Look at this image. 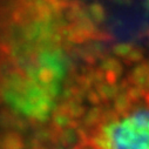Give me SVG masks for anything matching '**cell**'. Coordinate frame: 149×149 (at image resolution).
Masks as SVG:
<instances>
[{
	"mask_svg": "<svg viewBox=\"0 0 149 149\" xmlns=\"http://www.w3.org/2000/svg\"><path fill=\"white\" fill-rule=\"evenodd\" d=\"M110 149H149V109H140L107 130Z\"/></svg>",
	"mask_w": 149,
	"mask_h": 149,
	"instance_id": "obj_1",
	"label": "cell"
}]
</instances>
